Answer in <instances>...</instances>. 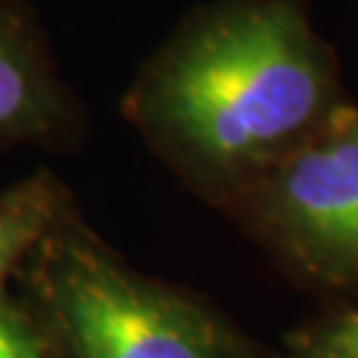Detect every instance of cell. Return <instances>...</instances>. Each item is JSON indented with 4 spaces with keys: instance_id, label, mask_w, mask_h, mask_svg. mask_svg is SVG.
I'll use <instances>...</instances> for the list:
<instances>
[{
    "instance_id": "obj_4",
    "label": "cell",
    "mask_w": 358,
    "mask_h": 358,
    "mask_svg": "<svg viewBox=\"0 0 358 358\" xmlns=\"http://www.w3.org/2000/svg\"><path fill=\"white\" fill-rule=\"evenodd\" d=\"M64 115V93L16 0H0V138L45 136Z\"/></svg>"
},
{
    "instance_id": "obj_1",
    "label": "cell",
    "mask_w": 358,
    "mask_h": 358,
    "mask_svg": "<svg viewBox=\"0 0 358 358\" xmlns=\"http://www.w3.org/2000/svg\"><path fill=\"white\" fill-rule=\"evenodd\" d=\"M345 101L310 0H213L152 53L130 115L192 178L242 189Z\"/></svg>"
},
{
    "instance_id": "obj_2",
    "label": "cell",
    "mask_w": 358,
    "mask_h": 358,
    "mask_svg": "<svg viewBox=\"0 0 358 358\" xmlns=\"http://www.w3.org/2000/svg\"><path fill=\"white\" fill-rule=\"evenodd\" d=\"M38 292L72 358H252L210 310L125 268L62 223L38 247Z\"/></svg>"
},
{
    "instance_id": "obj_7",
    "label": "cell",
    "mask_w": 358,
    "mask_h": 358,
    "mask_svg": "<svg viewBox=\"0 0 358 358\" xmlns=\"http://www.w3.org/2000/svg\"><path fill=\"white\" fill-rule=\"evenodd\" d=\"M0 358H48L27 319L0 294Z\"/></svg>"
},
{
    "instance_id": "obj_6",
    "label": "cell",
    "mask_w": 358,
    "mask_h": 358,
    "mask_svg": "<svg viewBox=\"0 0 358 358\" xmlns=\"http://www.w3.org/2000/svg\"><path fill=\"white\" fill-rule=\"evenodd\" d=\"M287 358H358V308L310 321L289 337Z\"/></svg>"
},
{
    "instance_id": "obj_5",
    "label": "cell",
    "mask_w": 358,
    "mask_h": 358,
    "mask_svg": "<svg viewBox=\"0 0 358 358\" xmlns=\"http://www.w3.org/2000/svg\"><path fill=\"white\" fill-rule=\"evenodd\" d=\"M62 215L64 194L48 173L22 180L0 194V287L62 223Z\"/></svg>"
},
{
    "instance_id": "obj_3",
    "label": "cell",
    "mask_w": 358,
    "mask_h": 358,
    "mask_svg": "<svg viewBox=\"0 0 358 358\" xmlns=\"http://www.w3.org/2000/svg\"><path fill=\"white\" fill-rule=\"evenodd\" d=\"M242 207L303 279L358 292V99L242 186Z\"/></svg>"
}]
</instances>
